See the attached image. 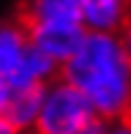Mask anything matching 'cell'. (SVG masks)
Returning a JSON list of instances; mask_svg holds the SVG:
<instances>
[{
	"label": "cell",
	"instance_id": "5b68a950",
	"mask_svg": "<svg viewBox=\"0 0 131 134\" xmlns=\"http://www.w3.org/2000/svg\"><path fill=\"white\" fill-rule=\"evenodd\" d=\"M88 34H119L129 22V0H76Z\"/></svg>",
	"mask_w": 131,
	"mask_h": 134
},
{
	"label": "cell",
	"instance_id": "277c9868",
	"mask_svg": "<svg viewBox=\"0 0 131 134\" xmlns=\"http://www.w3.org/2000/svg\"><path fill=\"white\" fill-rule=\"evenodd\" d=\"M93 117H98L91 103L69 81L57 79L45 84L41 110L34 125V134H79Z\"/></svg>",
	"mask_w": 131,
	"mask_h": 134
},
{
	"label": "cell",
	"instance_id": "8992f818",
	"mask_svg": "<svg viewBox=\"0 0 131 134\" xmlns=\"http://www.w3.org/2000/svg\"><path fill=\"white\" fill-rule=\"evenodd\" d=\"M43 89L45 86H29V89H17L10 91L7 103L3 108V117L17 129L22 132H31L36 125V117L41 110V98H43Z\"/></svg>",
	"mask_w": 131,
	"mask_h": 134
},
{
	"label": "cell",
	"instance_id": "6da1fadb",
	"mask_svg": "<svg viewBox=\"0 0 131 134\" xmlns=\"http://www.w3.org/2000/svg\"><path fill=\"white\" fill-rule=\"evenodd\" d=\"M62 79L103 120L131 115V55L119 34H86L76 53L62 65Z\"/></svg>",
	"mask_w": 131,
	"mask_h": 134
},
{
	"label": "cell",
	"instance_id": "7a4b0ae2",
	"mask_svg": "<svg viewBox=\"0 0 131 134\" xmlns=\"http://www.w3.org/2000/svg\"><path fill=\"white\" fill-rule=\"evenodd\" d=\"M24 26L34 48L60 67L76 53L88 34L81 24L76 0H31L26 5Z\"/></svg>",
	"mask_w": 131,
	"mask_h": 134
},
{
	"label": "cell",
	"instance_id": "52a82bcc",
	"mask_svg": "<svg viewBox=\"0 0 131 134\" xmlns=\"http://www.w3.org/2000/svg\"><path fill=\"white\" fill-rule=\"evenodd\" d=\"M107 127H110V120H103V117H93V120L81 129L79 134H107Z\"/></svg>",
	"mask_w": 131,
	"mask_h": 134
},
{
	"label": "cell",
	"instance_id": "9c48e42d",
	"mask_svg": "<svg viewBox=\"0 0 131 134\" xmlns=\"http://www.w3.org/2000/svg\"><path fill=\"white\" fill-rule=\"evenodd\" d=\"M119 38H122V46L126 48V53L131 55V19L126 22V26L119 31Z\"/></svg>",
	"mask_w": 131,
	"mask_h": 134
},
{
	"label": "cell",
	"instance_id": "8fae6325",
	"mask_svg": "<svg viewBox=\"0 0 131 134\" xmlns=\"http://www.w3.org/2000/svg\"><path fill=\"white\" fill-rule=\"evenodd\" d=\"M7 96H10V91H7L5 86H0V115H3V108H5V103H7Z\"/></svg>",
	"mask_w": 131,
	"mask_h": 134
},
{
	"label": "cell",
	"instance_id": "3957f363",
	"mask_svg": "<svg viewBox=\"0 0 131 134\" xmlns=\"http://www.w3.org/2000/svg\"><path fill=\"white\" fill-rule=\"evenodd\" d=\"M55 67L60 65L34 48L24 24L0 22V86L7 91L45 86L53 81Z\"/></svg>",
	"mask_w": 131,
	"mask_h": 134
},
{
	"label": "cell",
	"instance_id": "30bf717a",
	"mask_svg": "<svg viewBox=\"0 0 131 134\" xmlns=\"http://www.w3.org/2000/svg\"><path fill=\"white\" fill-rule=\"evenodd\" d=\"M0 134H19V132L14 129V127H12V125H10L7 120H5L3 115H0Z\"/></svg>",
	"mask_w": 131,
	"mask_h": 134
},
{
	"label": "cell",
	"instance_id": "ba28073f",
	"mask_svg": "<svg viewBox=\"0 0 131 134\" xmlns=\"http://www.w3.org/2000/svg\"><path fill=\"white\" fill-rule=\"evenodd\" d=\"M107 134H131V115L129 117H119V120H112L107 127Z\"/></svg>",
	"mask_w": 131,
	"mask_h": 134
}]
</instances>
